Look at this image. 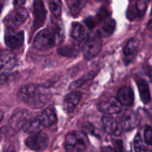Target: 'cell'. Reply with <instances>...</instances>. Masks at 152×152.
Segmentation results:
<instances>
[{"mask_svg": "<svg viewBox=\"0 0 152 152\" xmlns=\"http://www.w3.org/2000/svg\"><path fill=\"white\" fill-rule=\"evenodd\" d=\"M81 94L79 91H73L64 98L63 108L67 114H71L75 110L81 99Z\"/></svg>", "mask_w": 152, "mask_h": 152, "instance_id": "7c38bea8", "label": "cell"}, {"mask_svg": "<svg viewBox=\"0 0 152 152\" xmlns=\"http://www.w3.org/2000/svg\"><path fill=\"white\" fill-rule=\"evenodd\" d=\"M102 49V39L99 34L88 37L83 46V53L87 60L94 59L99 55Z\"/></svg>", "mask_w": 152, "mask_h": 152, "instance_id": "3957f363", "label": "cell"}, {"mask_svg": "<svg viewBox=\"0 0 152 152\" xmlns=\"http://www.w3.org/2000/svg\"><path fill=\"white\" fill-rule=\"evenodd\" d=\"M144 140L148 145H152V132L151 127L150 126H146L144 131Z\"/></svg>", "mask_w": 152, "mask_h": 152, "instance_id": "4316f807", "label": "cell"}, {"mask_svg": "<svg viewBox=\"0 0 152 152\" xmlns=\"http://www.w3.org/2000/svg\"><path fill=\"white\" fill-rule=\"evenodd\" d=\"M58 52L60 55L65 56H68V57H71V56H75L77 54L78 51H77V49H76V48L72 47V46L66 45L64 46V47H61L58 49Z\"/></svg>", "mask_w": 152, "mask_h": 152, "instance_id": "603a6c76", "label": "cell"}, {"mask_svg": "<svg viewBox=\"0 0 152 152\" xmlns=\"http://www.w3.org/2000/svg\"><path fill=\"white\" fill-rule=\"evenodd\" d=\"M117 99L121 105L126 106L132 105L134 100L133 91L129 86H123L120 88L117 92Z\"/></svg>", "mask_w": 152, "mask_h": 152, "instance_id": "5bb4252c", "label": "cell"}, {"mask_svg": "<svg viewBox=\"0 0 152 152\" xmlns=\"http://www.w3.org/2000/svg\"><path fill=\"white\" fill-rule=\"evenodd\" d=\"M3 117H4V114H3L2 111H1V110H0V123H1V122L2 121Z\"/></svg>", "mask_w": 152, "mask_h": 152, "instance_id": "83f0119b", "label": "cell"}, {"mask_svg": "<svg viewBox=\"0 0 152 152\" xmlns=\"http://www.w3.org/2000/svg\"><path fill=\"white\" fill-rule=\"evenodd\" d=\"M49 144V138L45 133L39 132L37 133L32 134V135L28 137L25 140V145L31 150L34 151H41L48 147Z\"/></svg>", "mask_w": 152, "mask_h": 152, "instance_id": "277c9868", "label": "cell"}, {"mask_svg": "<svg viewBox=\"0 0 152 152\" xmlns=\"http://www.w3.org/2000/svg\"><path fill=\"white\" fill-rule=\"evenodd\" d=\"M22 128L25 132L32 134L41 132L42 129H43V126H42L37 117V118L33 119V120H26Z\"/></svg>", "mask_w": 152, "mask_h": 152, "instance_id": "ffe728a7", "label": "cell"}, {"mask_svg": "<svg viewBox=\"0 0 152 152\" xmlns=\"http://www.w3.org/2000/svg\"><path fill=\"white\" fill-rule=\"evenodd\" d=\"M138 115L132 110H126L120 118V125L122 129L126 131H130L134 129L139 124Z\"/></svg>", "mask_w": 152, "mask_h": 152, "instance_id": "52a82bcc", "label": "cell"}, {"mask_svg": "<svg viewBox=\"0 0 152 152\" xmlns=\"http://www.w3.org/2000/svg\"><path fill=\"white\" fill-rule=\"evenodd\" d=\"M148 1H150V0H148Z\"/></svg>", "mask_w": 152, "mask_h": 152, "instance_id": "f546056e", "label": "cell"}, {"mask_svg": "<svg viewBox=\"0 0 152 152\" xmlns=\"http://www.w3.org/2000/svg\"><path fill=\"white\" fill-rule=\"evenodd\" d=\"M94 72V71H91V72H89L88 74H86L85 77H83V78H80L79 79V80H77V81L74 82L73 83H71V86H70V88L71 89V90H74V89L76 88H78L81 87L82 86H83L84 83H86V82L88 81V80H91V79L93 78L95 76Z\"/></svg>", "mask_w": 152, "mask_h": 152, "instance_id": "7402d4cb", "label": "cell"}, {"mask_svg": "<svg viewBox=\"0 0 152 152\" xmlns=\"http://www.w3.org/2000/svg\"><path fill=\"white\" fill-rule=\"evenodd\" d=\"M28 17V13L25 8H19L15 11L8 20V24L10 27H18L25 23Z\"/></svg>", "mask_w": 152, "mask_h": 152, "instance_id": "2e32d148", "label": "cell"}, {"mask_svg": "<svg viewBox=\"0 0 152 152\" xmlns=\"http://www.w3.org/2000/svg\"><path fill=\"white\" fill-rule=\"evenodd\" d=\"M88 137L83 132H70L65 138V149L70 152H80L86 149L88 146Z\"/></svg>", "mask_w": 152, "mask_h": 152, "instance_id": "6da1fadb", "label": "cell"}, {"mask_svg": "<svg viewBox=\"0 0 152 152\" xmlns=\"http://www.w3.org/2000/svg\"><path fill=\"white\" fill-rule=\"evenodd\" d=\"M40 91L39 88L37 86L33 84L25 85L23 87L21 88L19 92V96L21 99L26 103H28L31 100H32Z\"/></svg>", "mask_w": 152, "mask_h": 152, "instance_id": "9a60e30c", "label": "cell"}, {"mask_svg": "<svg viewBox=\"0 0 152 152\" xmlns=\"http://www.w3.org/2000/svg\"><path fill=\"white\" fill-rule=\"evenodd\" d=\"M1 8H2V5H1V3H0V12H1Z\"/></svg>", "mask_w": 152, "mask_h": 152, "instance_id": "f1b7e54d", "label": "cell"}, {"mask_svg": "<svg viewBox=\"0 0 152 152\" xmlns=\"http://www.w3.org/2000/svg\"><path fill=\"white\" fill-rule=\"evenodd\" d=\"M16 65V58L12 52L4 50L0 52V74L10 71Z\"/></svg>", "mask_w": 152, "mask_h": 152, "instance_id": "ba28073f", "label": "cell"}, {"mask_svg": "<svg viewBox=\"0 0 152 152\" xmlns=\"http://www.w3.org/2000/svg\"><path fill=\"white\" fill-rule=\"evenodd\" d=\"M48 2L52 14L56 17H59L62 12V3L60 0H48Z\"/></svg>", "mask_w": 152, "mask_h": 152, "instance_id": "44dd1931", "label": "cell"}, {"mask_svg": "<svg viewBox=\"0 0 152 152\" xmlns=\"http://www.w3.org/2000/svg\"><path fill=\"white\" fill-rule=\"evenodd\" d=\"M37 119L43 126V128L50 127L53 126L57 120L56 112L54 109L51 108H46L45 110L42 111L41 114L37 117Z\"/></svg>", "mask_w": 152, "mask_h": 152, "instance_id": "4fadbf2b", "label": "cell"}, {"mask_svg": "<svg viewBox=\"0 0 152 152\" xmlns=\"http://www.w3.org/2000/svg\"><path fill=\"white\" fill-rule=\"evenodd\" d=\"M122 105L116 97L102 100L98 104V109L105 115H113L121 111Z\"/></svg>", "mask_w": 152, "mask_h": 152, "instance_id": "8992f818", "label": "cell"}, {"mask_svg": "<svg viewBox=\"0 0 152 152\" xmlns=\"http://www.w3.org/2000/svg\"><path fill=\"white\" fill-rule=\"evenodd\" d=\"M116 22L114 19H109L104 23L102 27V31L105 36H109L113 34L115 30Z\"/></svg>", "mask_w": 152, "mask_h": 152, "instance_id": "cb8c5ba5", "label": "cell"}, {"mask_svg": "<svg viewBox=\"0 0 152 152\" xmlns=\"http://www.w3.org/2000/svg\"><path fill=\"white\" fill-rule=\"evenodd\" d=\"M102 123L105 132L109 134L118 136L121 134V126L114 117H110L109 115L104 116L102 118Z\"/></svg>", "mask_w": 152, "mask_h": 152, "instance_id": "8fae6325", "label": "cell"}, {"mask_svg": "<svg viewBox=\"0 0 152 152\" xmlns=\"http://www.w3.org/2000/svg\"><path fill=\"white\" fill-rule=\"evenodd\" d=\"M139 40L135 38H132L127 42L123 49L124 61L126 64H129L135 59L139 48Z\"/></svg>", "mask_w": 152, "mask_h": 152, "instance_id": "30bf717a", "label": "cell"}, {"mask_svg": "<svg viewBox=\"0 0 152 152\" xmlns=\"http://www.w3.org/2000/svg\"><path fill=\"white\" fill-rule=\"evenodd\" d=\"M34 27L35 29L42 26L46 19V9L45 7L44 2L42 0H34Z\"/></svg>", "mask_w": 152, "mask_h": 152, "instance_id": "9c48e42d", "label": "cell"}, {"mask_svg": "<svg viewBox=\"0 0 152 152\" xmlns=\"http://www.w3.org/2000/svg\"><path fill=\"white\" fill-rule=\"evenodd\" d=\"M134 149L136 151H149L148 148L144 145V142L142 141V137L139 133L136 135L134 140Z\"/></svg>", "mask_w": 152, "mask_h": 152, "instance_id": "d4e9b609", "label": "cell"}, {"mask_svg": "<svg viewBox=\"0 0 152 152\" xmlns=\"http://www.w3.org/2000/svg\"><path fill=\"white\" fill-rule=\"evenodd\" d=\"M24 42V34L10 27L7 28L4 34V42L10 49H17L22 46Z\"/></svg>", "mask_w": 152, "mask_h": 152, "instance_id": "5b68a950", "label": "cell"}, {"mask_svg": "<svg viewBox=\"0 0 152 152\" xmlns=\"http://www.w3.org/2000/svg\"><path fill=\"white\" fill-rule=\"evenodd\" d=\"M136 83L137 85L141 100L144 104H148L151 101V94H150L148 83L142 78H137Z\"/></svg>", "mask_w": 152, "mask_h": 152, "instance_id": "ac0fdd59", "label": "cell"}, {"mask_svg": "<svg viewBox=\"0 0 152 152\" xmlns=\"http://www.w3.org/2000/svg\"><path fill=\"white\" fill-rule=\"evenodd\" d=\"M85 3H86L85 0H73L70 4V8H71L72 14H78L83 7V6L85 5Z\"/></svg>", "mask_w": 152, "mask_h": 152, "instance_id": "484cf974", "label": "cell"}, {"mask_svg": "<svg viewBox=\"0 0 152 152\" xmlns=\"http://www.w3.org/2000/svg\"><path fill=\"white\" fill-rule=\"evenodd\" d=\"M71 36L77 42H81L88 38V32L85 27L79 22H74L71 25Z\"/></svg>", "mask_w": 152, "mask_h": 152, "instance_id": "e0dca14e", "label": "cell"}, {"mask_svg": "<svg viewBox=\"0 0 152 152\" xmlns=\"http://www.w3.org/2000/svg\"><path fill=\"white\" fill-rule=\"evenodd\" d=\"M57 42L56 34L54 31L49 28L40 31L36 35L34 40V45L39 50H50Z\"/></svg>", "mask_w": 152, "mask_h": 152, "instance_id": "7a4b0ae2", "label": "cell"}, {"mask_svg": "<svg viewBox=\"0 0 152 152\" xmlns=\"http://www.w3.org/2000/svg\"><path fill=\"white\" fill-rule=\"evenodd\" d=\"M146 3L142 0H138L132 10L128 11V18L130 20H135L137 18L142 16L146 10Z\"/></svg>", "mask_w": 152, "mask_h": 152, "instance_id": "d6986e66", "label": "cell"}]
</instances>
